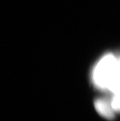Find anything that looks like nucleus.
Segmentation results:
<instances>
[{
	"label": "nucleus",
	"mask_w": 120,
	"mask_h": 121,
	"mask_svg": "<svg viewBox=\"0 0 120 121\" xmlns=\"http://www.w3.org/2000/svg\"><path fill=\"white\" fill-rule=\"evenodd\" d=\"M118 60H119V63H120V57L118 58Z\"/></svg>",
	"instance_id": "20e7f679"
},
{
	"label": "nucleus",
	"mask_w": 120,
	"mask_h": 121,
	"mask_svg": "<svg viewBox=\"0 0 120 121\" xmlns=\"http://www.w3.org/2000/svg\"><path fill=\"white\" fill-rule=\"evenodd\" d=\"M93 84L102 91L113 94L120 90V66L118 58L113 54L104 55L94 66L92 74Z\"/></svg>",
	"instance_id": "f257e3e1"
},
{
	"label": "nucleus",
	"mask_w": 120,
	"mask_h": 121,
	"mask_svg": "<svg viewBox=\"0 0 120 121\" xmlns=\"http://www.w3.org/2000/svg\"><path fill=\"white\" fill-rule=\"evenodd\" d=\"M94 107L98 114L108 120L115 118V112L113 109L110 100L105 98H97L94 101Z\"/></svg>",
	"instance_id": "f03ea898"
},
{
	"label": "nucleus",
	"mask_w": 120,
	"mask_h": 121,
	"mask_svg": "<svg viewBox=\"0 0 120 121\" xmlns=\"http://www.w3.org/2000/svg\"><path fill=\"white\" fill-rule=\"evenodd\" d=\"M110 101L115 112L120 113V90L113 94Z\"/></svg>",
	"instance_id": "7ed1b4c3"
}]
</instances>
